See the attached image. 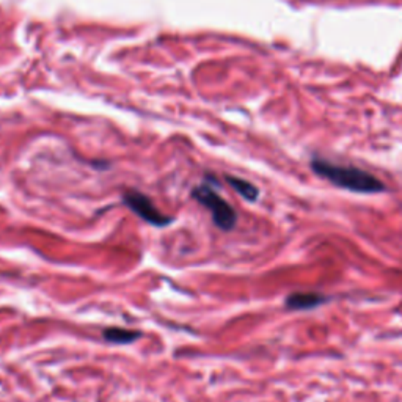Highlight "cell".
Listing matches in <instances>:
<instances>
[{
	"label": "cell",
	"instance_id": "cell-1",
	"mask_svg": "<svg viewBox=\"0 0 402 402\" xmlns=\"http://www.w3.org/2000/svg\"><path fill=\"white\" fill-rule=\"evenodd\" d=\"M311 168L333 186L356 193H379L385 191L383 182L369 171L351 165H338L324 159H313Z\"/></svg>",
	"mask_w": 402,
	"mask_h": 402
},
{
	"label": "cell",
	"instance_id": "cell-2",
	"mask_svg": "<svg viewBox=\"0 0 402 402\" xmlns=\"http://www.w3.org/2000/svg\"><path fill=\"white\" fill-rule=\"evenodd\" d=\"M192 197L198 203L203 204L206 209H209L212 214V220L223 231H231L236 227L238 214H236L233 206L223 197H220L209 184H201L195 187L192 191Z\"/></svg>",
	"mask_w": 402,
	"mask_h": 402
},
{
	"label": "cell",
	"instance_id": "cell-3",
	"mask_svg": "<svg viewBox=\"0 0 402 402\" xmlns=\"http://www.w3.org/2000/svg\"><path fill=\"white\" fill-rule=\"evenodd\" d=\"M123 200H124V204H126L129 209L135 212L141 220L152 225V227H167V225L173 222V218H171L170 216H165L164 212H161L156 208L155 203L150 200V197H146V195L140 193L137 191L126 192Z\"/></svg>",
	"mask_w": 402,
	"mask_h": 402
},
{
	"label": "cell",
	"instance_id": "cell-4",
	"mask_svg": "<svg viewBox=\"0 0 402 402\" xmlns=\"http://www.w3.org/2000/svg\"><path fill=\"white\" fill-rule=\"evenodd\" d=\"M327 300L321 294L316 292H295L286 299V306L289 310H311L322 305Z\"/></svg>",
	"mask_w": 402,
	"mask_h": 402
},
{
	"label": "cell",
	"instance_id": "cell-5",
	"mask_svg": "<svg viewBox=\"0 0 402 402\" xmlns=\"http://www.w3.org/2000/svg\"><path fill=\"white\" fill-rule=\"evenodd\" d=\"M141 336L140 332H132V330L112 327L104 330V340L112 342V344H129V342L137 341Z\"/></svg>",
	"mask_w": 402,
	"mask_h": 402
},
{
	"label": "cell",
	"instance_id": "cell-6",
	"mask_svg": "<svg viewBox=\"0 0 402 402\" xmlns=\"http://www.w3.org/2000/svg\"><path fill=\"white\" fill-rule=\"evenodd\" d=\"M227 181L229 182L236 192H238L242 198H245L248 201H256L259 191L256 186H253L250 181H245L242 178H236V176H227Z\"/></svg>",
	"mask_w": 402,
	"mask_h": 402
}]
</instances>
